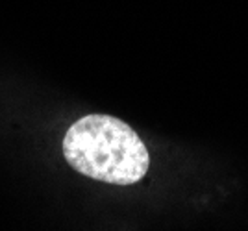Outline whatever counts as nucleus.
<instances>
[{
  "mask_svg": "<svg viewBox=\"0 0 248 231\" xmlns=\"http://www.w3.org/2000/svg\"><path fill=\"white\" fill-rule=\"evenodd\" d=\"M63 154L80 174L113 185L137 183L150 165L139 135L109 115H85L76 120L65 133Z\"/></svg>",
  "mask_w": 248,
  "mask_h": 231,
  "instance_id": "1",
  "label": "nucleus"
}]
</instances>
